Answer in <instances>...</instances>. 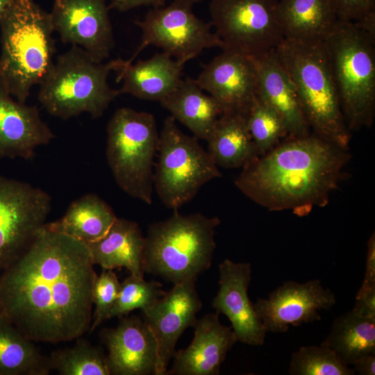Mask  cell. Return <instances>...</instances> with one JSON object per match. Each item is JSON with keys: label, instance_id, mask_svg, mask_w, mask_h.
<instances>
[{"label": "cell", "instance_id": "obj_24", "mask_svg": "<svg viewBox=\"0 0 375 375\" xmlns=\"http://www.w3.org/2000/svg\"><path fill=\"white\" fill-rule=\"evenodd\" d=\"M160 104L177 121L188 128L198 139L208 141L223 110L210 95L187 77Z\"/></svg>", "mask_w": 375, "mask_h": 375}, {"label": "cell", "instance_id": "obj_30", "mask_svg": "<svg viewBox=\"0 0 375 375\" xmlns=\"http://www.w3.org/2000/svg\"><path fill=\"white\" fill-rule=\"evenodd\" d=\"M49 359L51 368L61 375H110L103 351L85 340L54 351Z\"/></svg>", "mask_w": 375, "mask_h": 375}, {"label": "cell", "instance_id": "obj_13", "mask_svg": "<svg viewBox=\"0 0 375 375\" xmlns=\"http://www.w3.org/2000/svg\"><path fill=\"white\" fill-rule=\"evenodd\" d=\"M109 10L106 0H54L50 15L62 43L79 47L94 62H103L115 44Z\"/></svg>", "mask_w": 375, "mask_h": 375}, {"label": "cell", "instance_id": "obj_6", "mask_svg": "<svg viewBox=\"0 0 375 375\" xmlns=\"http://www.w3.org/2000/svg\"><path fill=\"white\" fill-rule=\"evenodd\" d=\"M124 60L94 62L77 46L59 55L39 84L38 101L51 116L67 120L82 113L102 117L119 90L110 87L108 77Z\"/></svg>", "mask_w": 375, "mask_h": 375}, {"label": "cell", "instance_id": "obj_20", "mask_svg": "<svg viewBox=\"0 0 375 375\" xmlns=\"http://www.w3.org/2000/svg\"><path fill=\"white\" fill-rule=\"evenodd\" d=\"M194 338L185 349L176 351L165 375H217L228 352L238 341L231 327L222 325L219 313L197 319Z\"/></svg>", "mask_w": 375, "mask_h": 375}, {"label": "cell", "instance_id": "obj_11", "mask_svg": "<svg viewBox=\"0 0 375 375\" xmlns=\"http://www.w3.org/2000/svg\"><path fill=\"white\" fill-rule=\"evenodd\" d=\"M278 0H212L210 24L222 50L256 57L284 39L277 15Z\"/></svg>", "mask_w": 375, "mask_h": 375}, {"label": "cell", "instance_id": "obj_29", "mask_svg": "<svg viewBox=\"0 0 375 375\" xmlns=\"http://www.w3.org/2000/svg\"><path fill=\"white\" fill-rule=\"evenodd\" d=\"M334 351L347 365L375 353V319L352 310L338 317L329 334L321 344Z\"/></svg>", "mask_w": 375, "mask_h": 375}, {"label": "cell", "instance_id": "obj_34", "mask_svg": "<svg viewBox=\"0 0 375 375\" xmlns=\"http://www.w3.org/2000/svg\"><path fill=\"white\" fill-rule=\"evenodd\" d=\"M120 283L113 269H103L97 276L93 289L94 310L89 333H91L106 319L118 294Z\"/></svg>", "mask_w": 375, "mask_h": 375}, {"label": "cell", "instance_id": "obj_39", "mask_svg": "<svg viewBox=\"0 0 375 375\" xmlns=\"http://www.w3.org/2000/svg\"><path fill=\"white\" fill-rule=\"evenodd\" d=\"M355 372L361 375L375 374V353L363 356L353 364Z\"/></svg>", "mask_w": 375, "mask_h": 375}, {"label": "cell", "instance_id": "obj_38", "mask_svg": "<svg viewBox=\"0 0 375 375\" xmlns=\"http://www.w3.org/2000/svg\"><path fill=\"white\" fill-rule=\"evenodd\" d=\"M365 281H375V234L371 235L367 242Z\"/></svg>", "mask_w": 375, "mask_h": 375}, {"label": "cell", "instance_id": "obj_33", "mask_svg": "<svg viewBox=\"0 0 375 375\" xmlns=\"http://www.w3.org/2000/svg\"><path fill=\"white\" fill-rule=\"evenodd\" d=\"M165 293L159 282L147 281L143 277L131 274L120 283L117 299L108 319L127 316L138 308L145 311Z\"/></svg>", "mask_w": 375, "mask_h": 375}, {"label": "cell", "instance_id": "obj_5", "mask_svg": "<svg viewBox=\"0 0 375 375\" xmlns=\"http://www.w3.org/2000/svg\"><path fill=\"white\" fill-rule=\"evenodd\" d=\"M221 221L200 212L183 215L177 210L168 219L151 224L144 237L142 263L144 273L176 284L196 279L210 267L215 229Z\"/></svg>", "mask_w": 375, "mask_h": 375}, {"label": "cell", "instance_id": "obj_21", "mask_svg": "<svg viewBox=\"0 0 375 375\" xmlns=\"http://www.w3.org/2000/svg\"><path fill=\"white\" fill-rule=\"evenodd\" d=\"M258 76V97L272 107L284 121L288 136L310 134L295 88L278 61L274 49L251 57Z\"/></svg>", "mask_w": 375, "mask_h": 375}, {"label": "cell", "instance_id": "obj_7", "mask_svg": "<svg viewBox=\"0 0 375 375\" xmlns=\"http://www.w3.org/2000/svg\"><path fill=\"white\" fill-rule=\"evenodd\" d=\"M324 42L349 131L370 126L375 109L374 41L353 22L338 19Z\"/></svg>", "mask_w": 375, "mask_h": 375}, {"label": "cell", "instance_id": "obj_19", "mask_svg": "<svg viewBox=\"0 0 375 375\" xmlns=\"http://www.w3.org/2000/svg\"><path fill=\"white\" fill-rule=\"evenodd\" d=\"M55 135L36 106L15 99L0 78V159H32Z\"/></svg>", "mask_w": 375, "mask_h": 375}, {"label": "cell", "instance_id": "obj_26", "mask_svg": "<svg viewBox=\"0 0 375 375\" xmlns=\"http://www.w3.org/2000/svg\"><path fill=\"white\" fill-rule=\"evenodd\" d=\"M117 217L103 199L88 193L73 201L61 218L44 226L88 244L104 236Z\"/></svg>", "mask_w": 375, "mask_h": 375}, {"label": "cell", "instance_id": "obj_2", "mask_svg": "<svg viewBox=\"0 0 375 375\" xmlns=\"http://www.w3.org/2000/svg\"><path fill=\"white\" fill-rule=\"evenodd\" d=\"M351 159L342 149L316 134L288 136L243 166L235 186L269 211L301 215L328 204Z\"/></svg>", "mask_w": 375, "mask_h": 375}, {"label": "cell", "instance_id": "obj_31", "mask_svg": "<svg viewBox=\"0 0 375 375\" xmlns=\"http://www.w3.org/2000/svg\"><path fill=\"white\" fill-rule=\"evenodd\" d=\"M246 119L258 156L265 154L288 136L281 117L258 96L247 113Z\"/></svg>", "mask_w": 375, "mask_h": 375}, {"label": "cell", "instance_id": "obj_1", "mask_svg": "<svg viewBox=\"0 0 375 375\" xmlns=\"http://www.w3.org/2000/svg\"><path fill=\"white\" fill-rule=\"evenodd\" d=\"M87 244L44 225L0 276V314L33 342L79 339L92 319L97 275Z\"/></svg>", "mask_w": 375, "mask_h": 375}, {"label": "cell", "instance_id": "obj_41", "mask_svg": "<svg viewBox=\"0 0 375 375\" xmlns=\"http://www.w3.org/2000/svg\"><path fill=\"white\" fill-rule=\"evenodd\" d=\"M12 0H0V15Z\"/></svg>", "mask_w": 375, "mask_h": 375}, {"label": "cell", "instance_id": "obj_10", "mask_svg": "<svg viewBox=\"0 0 375 375\" xmlns=\"http://www.w3.org/2000/svg\"><path fill=\"white\" fill-rule=\"evenodd\" d=\"M192 0H172L167 6L153 8L135 24L142 31L141 41L133 56L125 60L133 63L147 46L162 49L176 60L185 64L204 49L222 48V42L210 23L194 13Z\"/></svg>", "mask_w": 375, "mask_h": 375}, {"label": "cell", "instance_id": "obj_9", "mask_svg": "<svg viewBox=\"0 0 375 375\" xmlns=\"http://www.w3.org/2000/svg\"><path fill=\"white\" fill-rule=\"evenodd\" d=\"M176 122L170 115L163 122L153 173L160 199L174 210L193 199L205 183L222 176L198 138L182 132Z\"/></svg>", "mask_w": 375, "mask_h": 375}, {"label": "cell", "instance_id": "obj_12", "mask_svg": "<svg viewBox=\"0 0 375 375\" xmlns=\"http://www.w3.org/2000/svg\"><path fill=\"white\" fill-rule=\"evenodd\" d=\"M51 209L47 192L0 175V272L28 248Z\"/></svg>", "mask_w": 375, "mask_h": 375}, {"label": "cell", "instance_id": "obj_14", "mask_svg": "<svg viewBox=\"0 0 375 375\" xmlns=\"http://www.w3.org/2000/svg\"><path fill=\"white\" fill-rule=\"evenodd\" d=\"M335 303L334 293L314 279L303 283L286 281L253 307L267 332L285 333L290 326L320 320L319 311L330 310Z\"/></svg>", "mask_w": 375, "mask_h": 375}, {"label": "cell", "instance_id": "obj_3", "mask_svg": "<svg viewBox=\"0 0 375 375\" xmlns=\"http://www.w3.org/2000/svg\"><path fill=\"white\" fill-rule=\"evenodd\" d=\"M0 78L10 94L26 103L54 60L50 12L35 0H12L0 15Z\"/></svg>", "mask_w": 375, "mask_h": 375}, {"label": "cell", "instance_id": "obj_32", "mask_svg": "<svg viewBox=\"0 0 375 375\" xmlns=\"http://www.w3.org/2000/svg\"><path fill=\"white\" fill-rule=\"evenodd\" d=\"M353 368L345 363L330 348L304 346L292 355L289 367L291 375H353Z\"/></svg>", "mask_w": 375, "mask_h": 375}, {"label": "cell", "instance_id": "obj_18", "mask_svg": "<svg viewBox=\"0 0 375 375\" xmlns=\"http://www.w3.org/2000/svg\"><path fill=\"white\" fill-rule=\"evenodd\" d=\"M101 336L110 375H156V342L144 320L122 317L115 328L103 329Z\"/></svg>", "mask_w": 375, "mask_h": 375}, {"label": "cell", "instance_id": "obj_40", "mask_svg": "<svg viewBox=\"0 0 375 375\" xmlns=\"http://www.w3.org/2000/svg\"><path fill=\"white\" fill-rule=\"evenodd\" d=\"M356 26L375 42V10L353 22Z\"/></svg>", "mask_w": 375, "mask_h": 375}, {"label": "cell", "instance_id": "obj_8", "mask_svg": "<svg viewBox=\"0 0 375 375\" xmlns=\"http://www.w3.org/2000/svg\"><path fill=\"white\" fill-rule=\"evenodd\" d=\"M159 134L154 116L117 109L107 125L106 158L118 186L130 197L152 203L153 160Z\"/></svg>", "mask_w": 375, "mask_h": 375}, {"label": "cell", "instance_id": "obj_15", "mask_svg": "<svg viewBox=\"0 0 375 375\" xmlns=\"http://www.w3.org/2000/svg\"><path fill=\"white\" fill-rule=\"evenodd\" d=\"M196 279L174 284V287L142 312L143 320L151 331L157 345L156 375H165L183 331L193 326L202 303L195 288Z\"/></svg>", "mask_w": 375, "mask_h": 375}, {"label": "cell", "instance_id": "obj_25", "mask_svg": "<svg viewBox=\"0 0 375 375\" xmlns=\"http://www.w3.org/2000/svg\"><path fill=\"white\" fill-rule=\"evenodd\" d=\"M277 15L284 38L324 40L338 20L331 0H279Z\"/></svg>", "mask_w": 375, "mask_h": 375}, {"label": "cell", "instance_id": "obj_35", "mask_svg": "<svg viewBox=\"0 0 375 375\" xmlns=\"http://www.w3.org/2000/svg\"><path fill=\"white\" fill-rule=\"evenodd\" d=\"M338 19L354 22L375 10V0H331Z\"/></svg>", "mask_w": 375, "mask_h": 375}, {"label": "cell", "instance_id": "obj_36", "mask_svg": "<svg viewBox=\"0 0 375 375\" xmlns=\"http://www.w3.org/2000/svg\"><path fill=\"white\" fill-rule=\"evenodd\" d=\"M357 314L375 319V281H363L352 309Z\"/></svg>", "mask_w": 375, "mask_h": 375}, {"label": "cell", "instance_id": "obj_23", "mask_svg": "<svg viewBox=\"0 0 375 375\" xmlns=\"http://www.w3.org/2000/svg\"><path fill=\"white\" fill-rule=\"evenodd\" d=\"M144 242L138 223L117 217L104 236L87 245L94 265L105 269L124 267L131 274L144 277Z\"/></svg>", "mask_w": 375, "mask_h": 375}, {"label": "cell", "instance_id": "obj_42", "mask_svg": "<svg viewBox=\"0 0 375 375\" xmlns=\"http://www.w3.org/2000/svg\"><path fill=\"white\" fill-rule=\"evenodd\" d=\"M194 3L202 1L203 0H192Z\"/></svg>", "mask_w": 375, "mask_h": 375}, {"label": "cell", "instance_id": "obj_28", "mask_svg": "<svg viewBox=\"0 0 375 375\" xmlns=\"http://www.w3.org/2000/svg\"><path fill=\"white\" fill-rule=\"evenodd\" d=\"M51 369L49 358L0 314V375H47Z\"/></svg>", "mask_w": 375, "mask_h": 375}, {"label": "cell", "instance_id": "obj_16", "mask_svg": "<svg viewBox=\"0 0 375 375\" xmlns=\"http://www.w3.org/2000/svg\"><path fill=\"white\" fill-rule=\"evenodd\" d=\"M224 113L246 115L258 94L257 71L250 56L230 50L215 57L195 79Z\"/></svg>", "mask_w": 375, "mask_h": 375}, {"label": "cell", "instance_id": "obj_37", "mask_svg": "<svg viewBox=\"0 0 375 375\" xmlns=\"http://www.w3.org/2000/svg\"><path fill=\"white\" fill-rule=\"evenodd\" d=\"M167 0H110L108 7L120 12H125L129 10L142 6H152L158 8L165 6Z\"/></svg>", "mask_w": 375, "mask_h": 375}, {"label": "cell", "instance_id": "obj_17", "mask_svg": "<svg viewBox=\"0 0 375 375\" xmlns=\"http://www.w3.org/2000/svg\"><path fill=\"white\" fill-rule=\"evenodd\" d=\"M219 290L213 299L216 312L225 315L231 323L237 340L251 346L264 344L267 333L248 295L251 265L224 260L219 265Z\"/></svg>", "mask_w": 375, "mask_h": 375}, {"label": "cell", "instance_id": "obj_27", "mask_svg": "<svg viewBox=\"0 0 375 375\" xmlns=\"http://www.w3.org/2000/svg\"><path fill=\"white\" fill-rule=\"evenodd\" d=\"M207 142V151L217 167H242L258 156L247 127L246 115L242 114H222Z\"/></svg>", "mask_w": 375, "mask_h": 375}, {"label": "cell", "instance_id": "obj_4", "mask_svg": "<svg viewBox=\"0 0 375 375\" xmlns=\"http://www.w3.org/2000/svg\"><path fill=\"white\" fill-rule=\"evenodd\" d=\"M274 51L295 88L302 111L314 133L349 149L350 131L324 40L284 38Z\"/></svg>", "mask_w": 375, "mask_h": 375}, {"label": "cell", "instance_id": "obj_22", "mask_svg": "<svg viewBox=\"0 0 375 375\" xmlns=\"http://www.w3.org/2000/svg\"><path fill=\"white\" fill-rule=\"evenodd\" d=\"M183 63L164 52L126 65L117 70V82L122 81L120 93L160 102L182 80Z\"/></svg>", "mask_w": 375, "mask_h": 375}]
</instances>
